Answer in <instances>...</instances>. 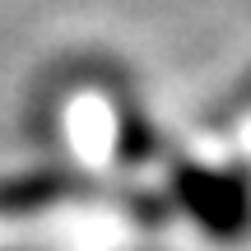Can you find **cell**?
I'll return each instance as SVG.
<instances>
[]
</instances>
